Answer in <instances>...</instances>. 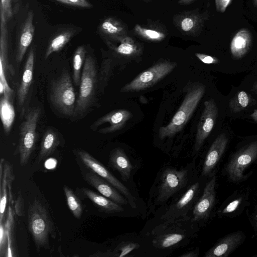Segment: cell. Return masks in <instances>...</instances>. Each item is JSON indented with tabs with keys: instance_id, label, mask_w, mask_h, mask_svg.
<instances>
[{
	"instance_id": "1",
	"label": "cell",
	"mask_w": 257,
	"mask_h": 257,
	"mask_svg": "<svg viewBox=\"0 0 257 257\" xmlns=\"http://www.w3.org/2000/svg\"><path fill=\"white\" fill-rule=\"evenodd\" d=\"M200 228L190 216L156 222L150 230L142 235V254L164 257L189 244L197 235Z\"/></svg>"
},
{
	"instance_id": "2",
	"label": "cell",
	"mask_w": 257,
	"mask_h": 257,
	"mask_svg": "<svg viewBox=\"0 0 257 257\" xmlns=\"http://www.w3.org/2000/svg\"><path fill=\"white\" fill-rule=\"evenodd\" d=\"M194 163L180 168L165 165L158 172L150 192L149 213L163 208L169 200L180 194L198 178Z\"/></svg>"
},
{
	"instance_id": "3",
	"label": "cell",
	"mask_w": 257,
	"mask_h": 257,
	"mask_svg": "<svg viewBox=\"0 0 257 257\" xmlns=\"http://www.w3.org/2000/svg\"><path fill=\"white\" fill-rule=\"evenodd\" d=\"M205 91V86L195 83L190 86L177 111L170 122L159 129L161 140L174 136L179 132L191 118Z\"/></svg>"
},
{
	"instance_id": "4",
	"label": "cell",
	"mask_w": 257,
	"mask_h": 257,
	"mask_svg": "<svg viewBox=\"0 0 257 257\" xmlns=\"http://www.w3.org/2000/svg\"><path fill=\"white\" fill-rule=\"evenodd\" d=\"M208 178L201 176L184 190L167 206L163 208L157 222L165 221L190 216L193 208L200 196Z\"/></svg>"
},
{
	"instance_id": "5",
	"label": "cell",
	"mask_w": 257,
	"mask_h": 257,
	"mask_svg": "<svg viewBox=\"0 0 257 257\" xmlns=\"http://www.w3.org/2000/svg\"><path fill=\"white\" fill-rule=\"evenodd\" d=\"M29 230L37 249L49 246V235L54 233V224L44 205L35 198L28 211Z\"/></svg>"
},
{
	"instance_id": "6",
	"label": "cell",
	"mask_w": 257,
	"mask_h": 257,
	"mask_svg": "<svg viewBox=\"0 0 257 257\" xmlns=\"http://www.w3.org/2000/svg\"><path fill=\"white\" fill-rule=\"evenodd\" d=\"M257 141L234 153L222 169V174L232 183L239 184L249 177L246 171L257 163Z\"/></svg>"
},
{
	"instance_id": "7",
	"label": "cell",
	"mask_w": 257,
	"mask_h": 257,
	"mask_svg": "<svg viewBox=\"0 0 257 257\" xmlns=\"http://www.w3.org/2000/svg\"><path fill=\"white\" fill-rule=\"evenodd\" d=\"M50 98L53 105L61 113L67 116L74 115L76 94L69 73L63 72L52 82Z\"/></svg>"
},
{
	"instance_id": "8",
	"label": "cell",
	"mask_w": 257,
	"mask_h": 257,
	"mask_svg": "<svg viewBox=\"0 0 257 257\" xmlns=\"http://www.w3.org/2000/svg\"><path fill=\"white\" fill-rule=\"evenodd\" d=\"M216 172L209 177L202 193L194 205L190 217L199 228L205 226L212 217L216 204Z\"/></svg>"
},
{
	"instance_id": "9",
	"label": "cell",
	"mask_w": 257,
	"mask_h": 257,
	"mask_svg": "<svg viewBox=\"0 0 257 257\" xmlns=\"http://www.w3.org/2000/svg\"><path fill=\"white\" fill-rule=\"evenodd\" d=\"M97 71L95 61L90 56L85 59L81 73L79 96L76 100L74 116L83 114L93 100L97 84Z\"/></svg>"
},
{
	"instance_id": "10",
	"label": "cell",
	"mask_w": 257,
	"mask_h": 257,
	"mask_svg": "<svg viewBox=\"0 0 257 257\" xmlns=\"http://www.w3.org/2000/svg\"><path fill=\"white\" fill-rule=\"evenodd\" d=\"M40 114L39 107L31 108L20 126L18 149L22 166L28 162L35 148L37 141L36 129Z\"/></svg>"
},
{
	"instance_id": "11",
	"label": "cell",
	"mask_w": 257,
	"mask_h": 257,
	"mask_svg": "<svg viewBox=\"0 0 257 257\" xmlns=\"http://www.w3.org/2000/svg\"><path fill=\"white\" fill-rule=\"evenodd\" d=\"M176 66L175 62L160 61L140 73L122 87L120 91L123 92L138 91L148 88L169 74Z\"/></svg>"
},
{
	"instance_id": "12",
	"label": "cell",
	"mask_w": 257,
	"mask_h": 257,
	"mask_svg": "<svg viewBox=\"0 0 257 257\" xmlns=\"http://www.w3.org/2000/svg\"><path fill=\"white\" fill-rule=\"evenodd\" d=\"M77 154L81 162L88 168L109 182L128 200L133 209H138V200L132 192L122 183L118 180L103 165L87 152L78 149Z\"/></svg>"
},
{
	"instance_id": "13",
	"label": "cell",
	"mask_w": 257,
	"mask_h": 257,
	"mask_svg": "<svg viewBox=\"0 0 257 257\" xmlns=\"http://www.w3.org/2000/svg\"><path fill=\"white\" fill-rule=\"evenodd\" d=\"M208 15L207 12L200 13L198 9L184 11L173 16L175 27L185 36L196 37L201 33Z\"/></svg>"
},
{
	"instance_id": "14",
	"label": "cell",
	"mask_w": 257,
	"mask_h": 257,
	"mask_svg": "<svg viewBox=\"0 0 257 257\" xmlns=\"http://www.w3.org/2000/svg\"><path fill=\"white\" fill-rule=\"evenodd\" d=\"M204 105L196 135L194 148L195 153L200 150L205 140L213 129L218 116V108L213 98L205 101Z\"/></svg>"
},
{
	"instance_id": "15",
	"label": "cell",
	"mask_w": 257,
	"mask_h": 257,
	"mask_svg": "<svg viewBox=\"0 0 257 257\" xmlns=\"http://www.w3.org/2000/svg\"><path fill=\"white\" fill-rule=\"evenodd\" d=\"M228 142L226 135L220 134L213 141L205 157L200 176L208 178L215 171V168L224 154Z\"/></svg>"
},
{
	"instance_id": "16",
	"label": "cell",
	"mask_w": 257,
	"mask_h": 257,
	"mask_svg": "<svg viewBox=\"0 0 257 257\" xmlns=\"http://www.w3.org/2000/svg\"><path fill=\"white\" fill-rule=\"evenodd\" d=\"M245 234L237 231L220 238L205 253L204 257H227L244 241Z\"/></svg>"
},
{
	"instance_id": "17",
	"label": "cell",
	"mask_w": 257,
	"mask_h": 257,
	"mask_svg": "<svg viewBox=\"0 0 257 257\" xmlns=\"http://www.w3.org/2000/svg\"><path fill=\"white\" fill-rule=\"evenodd\" d=\"M14 179L12 165L2 158L0 162V223L4 222L8 197L13 201L12 184Z\"/></svg>"
},
{
	"instance_id": "18",
	"label": "cell",
	"mask_w": 257,
	"mask_h": 257,
	"mask_svg": "<svg viewBox=\"0 0 257 257\" xmlns=\"http://www.w3.org/2000/svg\"><path fill=\"white\" fill-rule=\"evenodd\" d=\"M132 116L133 113L126 109L113 110L95 120L90 128L95 131L101 125L108 123L109 126L99 129L98 132L104 134L113 133L121 128Z\"/></svg>"
},
{
	"instance_id": "19",
	"label": "cell",
	"mask_w": 257,
	"mask_h": 257,
	"mask_svg": "<svg viewBox=\"0 0 257 257\" xmlns=\"http://www.w3.org/2000/svg\"><path fill=\"white\" fill-rule=\"evenodd\" d=\"M84 177L85 181L100 194L120 205L131 207L128 200L122 194L109 182L93 171L87 173Z\"/></svg>"
},
{
	"instance_id": "20",
	"label": "cell",
	"mask_w": 257,
	"mask_h": 257,
	"mask_svg": "<svg viewBox=\"0 0 257 257\" xmlns=\"http://www.w3.org/2000/svg\"><path fill=\"white\" fill-rule=\"evenodd\" d=\"M249 192L247 190L234 192L220 205L216 211L218 217H235L241 213L249 204Z\"/></svg>"
},
{
	"instance_id": "21",
	"label": "cell",
	"mask_w": 257,
	"mask_h": 257,
	"mask_svg": "<svg viewBox=\"0 0 257 257\" xmlns=\"http://www.w3.org/2000/svg\"><path fill=\"white\" fill-rule=\"evenodd\" d=\"M109 165L119 174L124 182L131 181L136 167L124 150L120 148L112 150L109 158Z\"/></svg>"
},
{
	"instance_id": "22",
	"label": "cell",
	"mask_w": 257,
	"mask_h": 257,
	"mask_svg": "<svg viewBox=\"0 0 257 257\" xmlns=\"http://www.w3.org/2000/svg\"><path fill=\"white\" fill-rule=\"evenodd\" d=\"M6 20L1 18L0 39V93H8L13 95V90L10 87L6 79V72L10 70L8 60V44Z\"/></svg>"
},
{
	"instance_id": "23",
	"label": "cell",
	"mask_w": 257,
	"mask_h": 257,
	"mask_svg": "<svg viewBox=\"0 0 257 257\" xmlns=\"http://www.w3.org/2000/svg\"><path fill=\"white\" fill-rule=\"evenodd\" d=\"M81 192L84 196L89 199L101 211L105 213L113 214H124L127 216L130 213L126 209L125 206L120 205L110 199L99 194L90 189L86 188H82Z\"/></svg>"
},
{
	"instance_id": "24",
	"label": "cell",
	"mask_w": 257,
	"mask_h": 257,
	"mask_svg": "<svg viewBox=\"0 0 257 257\" xmlns=\"http://www.w3.org/2000/svg\"><path fill=\"white\" fill-rule=\"evenodd\" d=\"M34 60L35 53L33 48H32L26 61L22 80L18 90V101L20 107L25 103L33 81Z\"/></svg>"
},
{
	"instance_id": "25",
	"label": "cell",
	"mask_w": 257,
	"mask_h": 257,
	"mask_svg": "<svg viewBox=\"0 0 257 257\" xmlns=\"http://www.w3.org/2000/svg\"><path fill=\"white\" fill-rule=\"evenodd\" d=\"M33 12L30 11L20 33L17 53V60L20 62L31 44L34 37L35 27L33 25Z\"/></svg>"
},
{
	"instance_id": "26",
	"label": "cell",
	"mask_w": 257,
	"mask_h": 257,
	"mask_svg": "<svg viewBox=\"0 0 257 257\" xmlns=\"http://www.w3.org/2000/svg\"><path fill=\"white\" fill-rule=\"evenodd\" d=\"M109 39L117 43V45H113L110 42H107L109 47L120 55L126 57L135 56L142 52L140 45L127 35Z\"/></svg>"
},
{
	"instance_id": "27",
	"label": "cell",
	"mask_w": 257,
	"mask_h": 257,
	"mask_svg": "<svg viewBox=\"0 0 257 257\" xmlns=\"http://www.w3.org/2000/svg\"><path fill=\"white\" fill-rule=\"evenodd\" d=\"M252 35L246 28L239 30L232 38L230 43V51L232 56L239 59L244 56L250 48Z\"/></svg>"
},
{
	"instance_id": "28",
	"label": "cell",
	"mask_w": 257,
	"mask_h": 257,
	"mask_svg": "<svg viewBox=\"0 0 257 257\" xmlns=\"http://www.w3.org/2000/svg\"><path fill=\"white\" fill-rule=\"evenodd\" d=\"M134 33L138 37L151 42H160L166 38L167 31L165 27L154 23L147 25L137 24L134 28Z\"/></svg>"
},
{
	"instance_id": "29",
	"label": "cell",
	"mask_w": 257,
	"mask_h": 257,
	"mask_svg": "<svg viewBox=\"0 0 257 257\" xmlns=\"http://www.w3.org/2000/svg\"><path fill=\"white\" fill-rule=\"evenodd\" d=\"M12 95L6 92L1 95L0 115L6 134L10 132L15 117V111L11 101Z\"/></svg>"
},
{
	"instance_id": "30",
	"label": "cell",
	"mask_w": 257,
	"mask_h": 257,
	"mask_svg": "<svg viewBox=\"0 0 257 257\" xmlns=\"http://www.w3.org/2000/svg\"><path fill=\"white\" fill-rule=\"evenodd\" d=\"M59 144L60 139L57 133L52 128H48L42 137L38 155L39 161H42L53 154Z\"/></svg>"
},
{
	"instance_id": "31",
	"label": "cell",
	"mask_w": 257,
	"mask_h": 257,
	"mask_svg": "<svg viewBox=\"0 0 257 257\" xmlns=\"http://www.w3.org/2000/svg\"><path fill=\"white\" fill-rule=\"evenodd\" d=\"M100 30L108 39L127 35L128 28L120 20L108 17L104 20L100 26Z\"/></svg>"
},
{
	"instance_id": "32",
	"label": "cell",
	"mask_w": 257,
	"mask_h": 257,
	"mask_svg": "<svg viewBox=\"0 0 257 257\" xmlns=\"http://www.w3.org/2000/svg\"><path fill=\"white\" fill-rule=\"evenodd\" d=\"M68 207L74 216L80 219L82 214V207L80 200L73 191L69 187H63Z\"/></svg>"
},
{
	"instance_id": "33",
	"label": "cell",
	"mask_w": 257,
	"mask_h": 257,
	"mask_svg": "<svg viewBox=\"0 0 257 257\" xmlns=\"http://www.w3.org/2000/svg\"><path fill=\"white\" fill-rule=\"evenodd\" d=\"M86 50L84 47L79 46L75 50L73 57V76L75 84L79 85L81 76V69L85 60Z\"/></svg>"
},
{
	"instance_id": "34",
	"label": "cell",
	"mask_w": 257,
	"mask_h": 257,
	"mask_svg": "<svg viewBox=\"0 0 257 257\" xmlns=\"http://www.w3.org/2000/svg\"><path fill=\"white\" fill-rule=\"evenodd\" d=\"M72 35L70 32H65L56 36L48 45L45 54V58L47 59L53 53L58 52L62 49L69 42Z\"/></svg>"
},
{
	"instance_id": "35",
	"label": "cell",
	"mask_w": 257,
	"mask_h": 257,
	"mask_svg": "<svg viewBox=\"0 0 257 257\" xmlns=\"http://www.w3.org/2000/svg\"><path fill=\"white\" fill-rule=\"evenodd\" d=\"M11 207L9 206L6 221H5V227L8 238L7 253L6 256H13L14 251V241L13 237L14 217Z\"/></svg>"
},
{
	"instance_id": "36",
	"label": "cell",
	"mask_w": 257,
	"mask_h": 257,
	"mask_svg": "<svg viewBox=\"0 0 257 257\" xmlns=\"http://www.w3.org/2000/svg\"><path fill=\"white\" fill-rule=\"evenodd\" d=\"M249 98L244 91L239 92L231 100L230 107L233 111H239L249 104Z\"/></svg>"
},
{
	"instance_id": "37",
	"label": "cell",
	"mask_w": 257,
	"mask_h": 257,
	"mask_svg": "<svg viewBox=\"0 0 257 257\" xmlns=\"http://www.w3.org/2000/svg\"><path fill=\"white\" fill-rule=\"evenodd\" d=\"M8 238L5 221L0 223V256H6L7 253Z\"/></svg>"
},
{
	"instance_id": "38",
	"label": "cell",
	"mask_w": 257,
	"mask_h": 257,
	"mask_svg": "<svg viewBox=\"0 0 257 257\" xmlns=\"http://www.w3.org/2000/svg\"><path fill=\"white\" fill-rule=\"evenodd\" d=\"M12 17L11 0H1V18L7 22Z\"/></svg>"
},
{
	"instance_id": "39",
	"label": "cell",
	"mask_w": 257,
	"mask_h": 257,
	"mask_svg": "<svg viewBox=\"0 0 257 257\" xmlns=\"http://www.w3.org/2000/svg\"><path fill=\"white\" fill-rule=\"evenodd\" d=\"M60 3L65 4L66 5L82 7L89 8L92 7V5L87 0H55Z\"/></svg>"
},
{
	"instance_id": "40",
	"label": "cell",
	"mask_w": 257,
	"mask_h": 257,
	"mask_svg": "<svg viewBox=\"0 0 257 257\" xmlns=\"http://www.w3.org/2000/svg\"><path fill=\"white\" fill-rule=\"evenodd\" d=\"M195 55L201 62L205 64H216L218 62L216 58L206 54L196 53Z\"/></svg>"
},
{
	"instance_id": "41",
	"label": "cell",
	"mask_w": 257,
	"mask_h": 257,
	"mask_svg": "<svg viewBox=\"0 0 257 257\" xmlns=\"http://www.w3.org/2000/svg\"><path fill=\"white\" fill-rule=\"evenodd\" d=\"M231 0H215V6L218 12L223 13L229 6Z\"/></svg>"
},
{
	"instance_id": "42",
	"label": "cell",
	"mask_w": 257,
	"mask_h": 257,
	"mask_svg": "<svg viewBox=\"0 0 257 257\" xmlns=\"http://www.w3.org/2000/svg\"><path fill=\"white\" fill-rule=\"evenodd\" d=\"M23 204L24 203L21 194H19L17 197L15 205L16 213L18 216H24Z\"/></svg>"
},
{
	"instance_id": "43",
	"label": "cell",
	"mask_w": 257,
	"mask_h": 257,
	"mask_svg": "<svg viewBox=\"0 0 257 257\" xmlns=\"http://www.w3.org/2000/svg\"><path fill=\"white\" fill-rule=\"evenodd\" d=\"M199 254V248L196 247L193 250H190L184 252L179 257H198Z\"/></svg>"
},
{
	"instance_id": "44",
	"label": "cell",
	"mask_w": 257,
	"mask_h": 257,
	"mask_svg": "<svg viewBox=\"0 0 257 257\" xmlns=\"http://www.w3.org/2000/svg\"><path fill=\"white\" fill-rule=\"evenodd\" d=\"M250 220L254 229L257 232V211L251 214L250 216Z\"/></svg>"
},
{
	"instance_id": "45",
	"label": "cell",
	"mask_w": 257,
	"mask_h": 257,
	"mask_svg": "<svg viewBox=\"0 0 257 257\" xmlns=\"http://www.w3.org/2000/svg\"><path fill=\"white\" fill-rule=\"evenodd\" d=\"M195 0H179L178 3L180 5H188L192 3Z\"/></svg>"
},
{
	"instance_id": "46",
	"label": "cell",
	"mask_w": 257,
	"mask_h": 257,
	"mask_svg": "<svg viewBox=\"0 0 257 257\" xmlns=\"http://www.w3.org/2000/svg\"><path fill=\"white\" fill-rule=\"evenodd\" d=\"M250 116L254 121L257 122V109L255 110Z\"/></svg>"
},
{
	"instance_id": "47",
	"label": "cell",
	"mask_w": 257,
	"mask_h": 257,
	"mask_svg": "<svg viewBox=\"0 0 257 257\" xmlns=\"http://www.w3.org/2000/svg\"><path fill=\"white\" fill-rule=\"evenodd\" d=\"M252 3L254 6H257V0H252Z\"/></svg>"
},
{
	"instance_id": "48",
	"label": "cell",
	"mask_w": 257,
	"mask_h": 257,
	"mask_svg": "<svg viewBox=\"0 0 257 257\" xmlns=\"http://www.w3.org/2000/svg\"><path fill=\"white\" fill-rule=\"evenodd\" d=\"M253 87H254V89H255L256 91H257V82H256L254 83V85H253Z\"/></svg>"
},
{
	"instance_id": "49",
	"label": "cell",
	"mask_w": 257,
	"mask_h": 257,
	"mask_svg": "<svg viewBox=\"0 0 257 257\" xmlns=\"http://www.w3.org/2000/svg\"><path fill=\"white\" fill-rule=\"evenodd\" d=\"M143 1H146V2H149V1H152V0H143Z\"/></svg>"
}]
</instances>
